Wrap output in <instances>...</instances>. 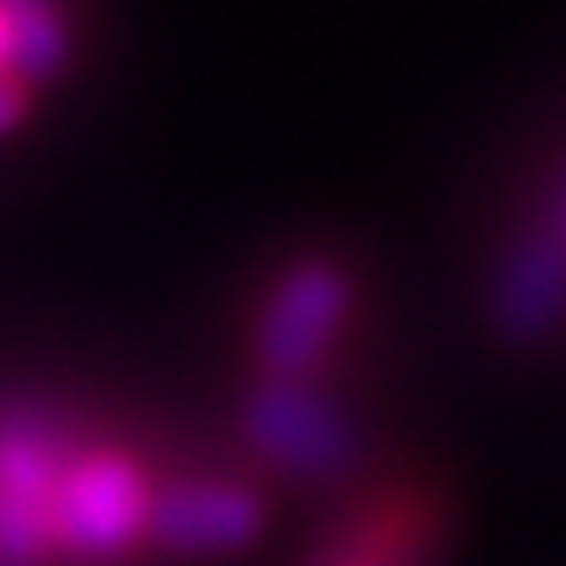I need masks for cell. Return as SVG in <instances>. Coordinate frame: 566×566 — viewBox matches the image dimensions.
<instances>
[{
  "mask_svg": "<svg viewBox=\"0 0 566 566\" xmlns=\"http://www.w3.org/2000/svg\"><path fill=\"white\" fill-rule=\"evenodd\" d=\"M17 116H21V84L11 74H0V132L17 126Z\"/></svg>",
  "mask_w": 566,
  "mask_h": 566,
  "instance_id": "8992f818",
  "label": "cell"
},
{
  "mask_svg": "<svg viewBox=\"0 0 566 566\" xmlns=\"http://www.w3.org/2000/svg\"><path fill=\"white\" fill-rule=\"evenodd\" d=\"M59 451L38 430L0 436V566L32 562L53 546V488H59Z\"/></svg>",
  "mask_w": 566,
  "mask_h": 566,
  "instance_id": "7a4b0ae2",
  "label": "cell"
},
{
  "mask_svg": "<svg viewBox=\"0 0 566 566\" xmlns=\"http://www.w3.org/2000/svg\"><path fill=\"white\" fill-rule=\"evenodd\" d=\"M424 514L415 504H384L367 520L331 566H420L424 556Z\"/></svg>",
  "mask_w": 566,
  "mask_h": 566,
  "instance_id": "277c9868",
  "label": "cell"
},
{
  "mask_svg": "<svg viewBox=\"0 0 566 566\" xmlns=\"http://www.w3.org/2000/svg\"><path fill=\"white\" fill-rule=\"evenodd\" d=\"M6 11V69L48 74L63 59V27L42 0H0Z\"/></svg>",
  "mask_w": 566,
  "mask_h": 566,
  "instance_id": "5b68a950",
  "label": "cell"
},
{
  "mask_svg": "<svg viewBox=\"0 0 566 566\" xmlns=\"http://www.w3.org/2000/svg\"><path fill=\"white\" fill-rule=\"evenodd\" d=\"M147 530L179 551H226V546H242L247 535L258 530V504L247 499L242 488L184 483L153 499Z\"/></svg>",
  "mask_w": 566,
  "mask_h": 566,
  "instance_id": "3957f363",
  "label": "cell"
},
{
  "mask_svg": "<svg viewBox=\"0 0 566 566\" xmlns=\"http://www.w3.org/2000/svg\"><path fill=\"white\" fill-rule=\"evenodd\" d=\"M153 488L137 467L116 451H95L80 462H63L53 488V541L80 556H116L137 541L153 520Z\"/></svg>",
  "mask_w": 566,
  "mask_h": 566,
  "instance_id": "6da1fadb",
  "label": "cell"
},
{
  "mask_svg": "<svg viewBox=\"0 0 566 566\" xmlns=\"http://www.w3.org/2000/svg\"><path fill=\"white\" fill-rule=\"evenodd\" d=\"M0 74H11L6 69V11H0Z\"/></svg>",
  "mask_w": 566,
  "mask_h": 566,
  "instance_id": "52a82bcc",
  "label": "cell"
}]
</instances>
